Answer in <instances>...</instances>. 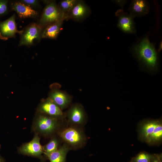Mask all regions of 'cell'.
<instances>
[{
	"label": "cell",
	"mask_w": 162,
	"mask_h": 162,
	"mask_svg": "<svg viewBox=\"0 0 162 162\" xmlns=\"http://www.w3.org/2000/svg\"><path fill=\"white\" fill-rule=\"evenodd\" d=\"M153 162H159L158 160L155 159L154 160Z\"/></svg>",
	"instance_id": "cell-27"
},
{
	"label": "cell",
	"mask_w": 162,
	"mask_h": 162,
	"mask_svg": "<svg viewBox=\"0 0 162 162\" xmlns=\"http://www.w3.org/2000/svg\"><path fill=\"white\" fill-rule=\"evenodd\" d=\"M150 10V6L148 2L145 0H133L129 8L130 14L134 18L147 14Z\"/></svg>",
	"instance_id": "cell-13"
},
{
	"label": "cell",
	"mask_w": 162,
	"mask_h": 162,
	"mask_svg": "<svg viewBox=\"0 0 162 162\" xmlns=\"http://www.w3.org/2000/svg\"><path fill=\"white\" fill-rule=\"evenodd\" d=\"M0 162H4L3 159L1 157H0Z\"/></svg>",
	"instance_id": "cell-26"
},
{
	"label": "cell",
	"mask_w": 162,
	"mask_h": 162,
	"mask_svg": "<svg viewBox=\"0 0 162 162\" xmlns=\"http://www.w3.org/2000/svg\"><path fill=\"white\" fill-rule=\"evenodd\" d=\"M162 41H161L159 45V48L158 50V52H159L160 51L162 50Z\"/></svg>",
	"instance_id": "cell-25"
},
{
	"label": "cell",
	"mask_w": 162,
	"mask_h": 162,
	"mask_svg": "<svg viewBox=\"0 0 162 162\" xmlns=\"http://www.w3.org/2000/svg\"><path fill=\"white\" fill-rule=\"evenodd\" d=\"M40 138L36 135L33 139L22 146L20 148L21 152L25 154L40 156L44 152L43 147L41 145Z\"/></svg>",
	"instance_id": "cell-12"
},
{
	"label": "cell",
	"mask_w": 162,
	"mask_h": 162,
	"mask_svg": "<svg viewBox=\"0 0 162 162\" xmlns=\"http://www.w3.org/2000/svg\"><path fill=\"white\" fill-rule=\"evenodd\" d=\"M65 114L68 122L72 125L78 126L85 122L86 112L82 106L79 103L72 105Z\"/></svg>",
	"instance_id": "cell-8"
},
{
	"label": "cell",
	"mask_w": 162,
	"mask_h": 162,
	"mask_svg": "<svg viewBox=\"0 0 162 162\" xmlns=\"http://www.w3.org/2000/svg\"><path fill=\"white\" fill-rule=\"evenodd\" d=\"M127 0H113L112 2L123 8L126 3Z\"/></svg>",
	"instance_id": "cell-24"
},
{
	"label": "cell",
	"mask_w": 162,
	"mask_h": 162,
	"mask_svg": "<svg viewBox=\"0 0 162 162\" xmlns=\"http://www.w3.org/2000/svg\"><path fill=\"white\" fill-rule=\"evenodd\" d=\"M16 15L13 14L6 20L0 22V39L6 40L8 39L15 38L16 33L20 35L22 30H18L15 21Z\"/></svg>",
	"instance_id": "cell-7"
},
{
	"label": "cell",
	"mask_w": 162,
	"mask_h": 162,
	"mask_svg": "<svg viewBox=\"0 0 162 162\" xmlns=\"http://www.w3.org/2000/svg\"><path fill=\"white\" fill-rule=\"evenodd\" d=\"M152 156L145 153H141L138 154L134 159L133 162H151Z\"/></svg>",
	"instance_id": "cell-20"
},
{
	"label": "cell",
	"mask_w": 162,
	"mask_h": 162,
	"mask_svg": "<svg viewBox=\"0 0 162 162\" xmlns=\"http://www.w3.org/2000/svg\"><path fill=\"white\" fill-rule=\"evenodd\" d=\"M158 123L155 122H150L147 123L144 125L142 132L145 137L148 139L149 138Z\"/></svg>",
	"instance_id": "cell-19"
},
{
	"label": "cell",
	"mask_w": 162,
	"mask_h": 162,
	"mask_svg": "<svg viewBox=\"0 0 162 162\" xmlns=\"http://www.w3.org/2000/svg\"><path fill=\"white\" fill-rule=\"evenodd\" d=\"M133 51L138 61L152 71L156 70L158 57L154 44L146 36L133 47Z\"/></svg>",
	"instance_id": "cell-1"
},
{
	"label": "cell",
	"mask_w": 162,
	"mask_h": 162,
	"mask_svg": "<svg viewBox=\"0 0 162 162\" xmlns=\"http://www.w3.org/2000/svg\"><path fill=\"white\" fill-rule=\"evenodd\" d=\"M9 1L0 0V17L6 14L8 11Z\"/></svg>",
	"instance_id": "cell-22"
},
{
	"label": "cell",
	"mask_w": 162,
	"mask_h": 162,
	"mask_svg": "<svg viewBox=\"0 0 162 162\" xmlns=\"http://www.w3.org/2000/svg\"><path fill=\"white\" fill-rule=\"evenodd\" d=\"M21 2L31 8L38 6L39 1L37 0H21L19 1Z\"/></svg>",
	"instance_id": "cell-23"
},
{
	"label": "cell",
	"mask_w": 162,
	"mask_h": 162,
	"mask_svg": "<svg viewBox=\"0 0 162 162\" xmlns=\"http://www.w3.org/2000/svg\"><path fill=\"white\" fill-rule=\"evenodd\" d=\"M60 120H62L40 113L35 120V129L41 134L50 135L58 128Z\"/></svg>",
	"instance_id": "cell-5"
},
{
	"label": "cell",
	"mask_w": 162,
	"mask_h": 162,
	"mask_svg": "<svg viewBox=\"0 0 162 162\" xmlns=\"http://www.w3.org/2000/svg\"><path fill=\"white\" fill-rule=\"evenodd\" d=\"M62 19L64 15L56 1L48 2L44 8L38 23L44 28L49 25Z\"/></svg>",
	"instance_id": "cell-3"
},
{
	"label": "cell",
	"mask_w": 162,
	"mask_h": 162,
	"mask_svg": "<svg viewBox=\"0 0 162 162\" xmlns=\"http://www.w3.org/2000/svg\"><path fill=\"white\" fill-rule=\"evenodd\" d=\"M1 148V145L0 144V148Z\"/></svg>",
	"instance_id": "cell-28"
},
{
	"label": "cell",
	"mask_w": 162,
	"mask_h": 162,
	"mask_svg": "<svg viewBox=\"0 0 162 162\" xmlns=\"http://www.w3.org/2000/svg\"><path fill=\"white\" fill-rule=\"evenodd\" d=\"M59 144V141L57 138H52L43 147L44 152L46 155L57 150L58 149Z\"/></svg>",
	"instance_id": "cell-18"
},
{
	"label": "cell",
	"mask_w": 162,
	"mask_h": 162,
	"mask_svg": "<svg viewBox=\"0 0 162 162\" xmlns=\"http://www.w3.org/2000/svg\"><path fill=\"white\" fill-rule=\"evenodd\" d=\"M11 8L16 12L21 18H35L38 14L37 11L19 1L13 3L11 5Z\"/></svg>",
	"instance_id": "cell-14"
},
{
	"label": "cell",
	"mask_w": 162,
	"mask_h": 162,
	"mask_svg": "<svg viewBox=\"0 0 162 162\" xmlns=\"http://www.w3.org/2000/svg\"><path fill=\"white\" fill-rule=\"evenodd\" d=\"M70 149L64 143L56 151L46 156L50 162H65L67 154Z\"/></svg>",
	"instance_id": "cell-16"
},
{
	"label": "cell",
	"mask_w": 162,
	"mask_h": 162,
	"mask_svg": "<svg viewBox=\"0 0 162 162\" xmlns=\"http://www.w3.org/2000/svg\"><path fill=\"white\" fill-rule=\"evenodd\" d=\"M44 28L38 23H32L27 26L20 34L18 46H30L42 38Z\"/></svg>",
	"instance_id": "cell-4"
},
{
	"label": "cell",
	"mask_w": 162,
	"mask_h": 162,
	"mask_svg": "<svg viewBox=\"0 0 162 162\" xmlns=\"http://www.w3.org/2000/svg\"><path fill=\"white\" fill-rule=\"evenodd\" d=\"M118 17L117 26L123 32L128 34H134L136 32L134 17L130 14L124 13L122 10H118L115 13Z\"/></svg>",
	"instance_id": "cell-10"
},
{
	"label": "cell",
	"mask_w": 162,
	"mask_h": 162,
	"mask_svg": "<svg viewBox=\"0 0 162 162\" xmlns=\"http://www.w3.org/2000/svg\"><path fill=\"white\" fill-rule=\"evenodd\" d=\"M91 13L89 7L83 0L77 1L68 13L65 16V20L70 19L76 21H81Z\"/></svg>",
	"instance_id": "cell-9"
},
{
	"label": "cell",
	"mask_w": 162,
	"mask_h": 162,
	"mask_svg": "<svg viewBox=\"0 0 162 162\" xmlns=\"http://www.w3.org/2000/svg\"><path fill=\"white\" fill-rule=\"evenodd\" d=\"M40 113L62 120L65 117V114L62 110L50 98L41 100L38 108Z\"/></svg>",
	"instance_id": "cell-6"
},
{
	"label": "cell",
	"mask_w": 162,
	"mask_h": 162,
	"mask_svg": "<svg viewBox=\"0 0 162 162\" xmlns=\"http://www.w3.org/2000/svg\"><path fill=\"white\" fill-rule=\"evenodd\" d=\"M162 136V126L158 123L153 132L148 138L149 140H157L161 138Z\"/></svg>",
	"instance_id": "cell-21"
},
{
	"label": "cell",
	"mask_w": 162,
	"mask_h": 162,
	"mask_svg": "<svg viewBox=\"0 0 162 162\" xmlns=\"http://www.w3.org/2000/svg\"><path fill=\"white\" fill-rule=\"evenodd\" d=\"M48 98L63 110L70 104L72 97L69 94L57 88H53L50 91Z\"/></svg>",
	"instance_id": "cell-11"
},
{
	"label": "cell",
	"mask_w": 162,
	"mask_h": 162,
	"mask_svg": "<svg viewBox=\"0 0 162 162\" xmlns=\"http://www.w3.org/2000/svg\"><path fill=\"white\" fill-rule=\"evenodd\" d=\"M64 19H62L49 25L43 29L42 38L55 39L62 30Z\"/></svg>",
	"instance_id": "cell-15"
},
{
	"label": "cell",
	"mask_w": 162,
	"mask_h": 162,
	"mask_svg": "<svg viewBox=\"0 0 162 162\" xmlns=\"http://www.w3.org/2000/svg\"><path fill=\"white\" fill-rule=\"evenodd\" d=\"M77 0H63L61 1L58 4L59 8L64 15V17L74 5Z\"/></svg>",
	"instance_id": "cell-17"
},
{
	"label": "cell",
	"mask_w": 162,
	"mask_h": 162,
	"mask_svg": "<svg viewBox=\"0 0 162 162\" xmlns=\"http://www.w3.org/2000/svg\"><path fill=\"white\" fill-rule=\"evenodd\" d=\"M58 134L61 139L70 149L81 148L86 142V139L84 132L77 126L72 125L65 127L61 130Z\"/></svg>",
	"instance_id": "cell-2"
}]
</instances>
